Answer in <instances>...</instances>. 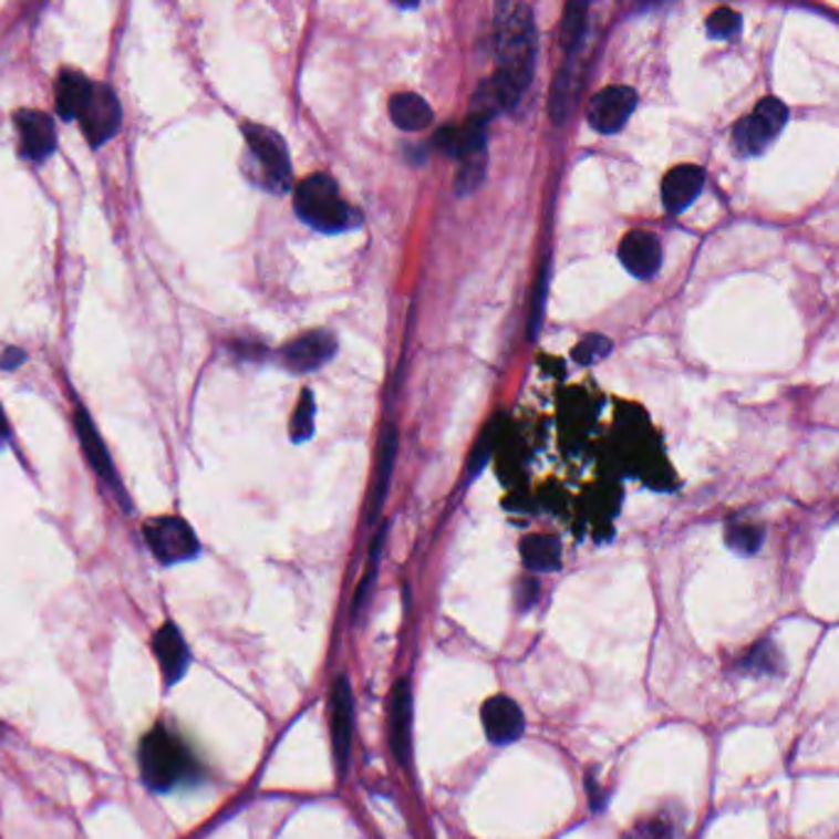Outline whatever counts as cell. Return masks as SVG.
I'll return each instance as SVG.
<instances>
[{"label":"cell","mask_w":839,"mask_h":839,"mask_svg":"<svg viewBox=\"0 0 839 839\" xmlns=\"http://www.w3.org/2000/svg\"><path fill=\"white\" fill-rule=\"evenodd\" d=\"M247 151L251 160V175L263 190L281 195L289 190L291 185V160L289 148H286L283 138L276 131L267 126L247 124L245 126Z\"/></svg>","instance_id":"5"},{"label":"cell","mask_w":839,"mask_h":839,"mask_svg":"<svg viewBox=\"0 0 839 839\" xmlns=\"http://www.w3.org/2000/svg\"><path fill=\"white\" fill-rule=\"evenodd\" d=\"M15 128L20 134V153L28 160H45L58 148V128L48 114L23 108L15 114Z\"/></svg>","instance_id":"13"},{"label":"cell","mask_w":839,"mask_h":839,"mask_svg":"<svg viewBox=\"0 0 839 839\" xmlns=\"http://www.w3.org/2000/svg\"><path fill=\"white\" fill-rule=\"evenodd\" d=\"M54 106L62 121H80L92 146H104L112 141L124 118L112 86L96 84L74 70L60 72L58 86H54Z\"/></svg>","instance_id":"2"},{"label":"cell","mask_w":839,"mask_h":839,"mask_svg":"<svg viewBox=\"0 0 839 839\" xmlns=\"http://www.w3.org/2000/svg\"><path fill=\"white\" fill-rule=\"evenodd\" d=\"M6 438H8V426H6V416H3V412H0V446L6 444Z\"/></svg>","instance_id":"34"},{"label":"cell","mask_w":839,"mask_h":839,"mask_svg":"<svg viewBox=\"0 0 839 839\" xmlns=\"http://www.w3.org/2000/svg\"><path fill=\"white\" fill-rule=\"evenodd\" d=\"M704 187V170L700 165H677L672 168L665 180H662V205L667 207L670 215H677L687 209Z\"/></svg>","instance_id":"15"},{"label":"cell","mask_w":839,"mask_h":839,"mask_svg":"<svg viewBox=\"0 0 839 839\" xmlns=\"http://www.w3.org/2000/svg\"><path fill=\"white\" fill-rule=\"evenodd\" d=\"M480 719L485 736H488L495 746H510L525 732V714L520 704L505 697V694H495V697L483 704Z\"/></svg>","instance_id":"11"},{"label":"cell","mask_w":839,"mask_h":839,"mask_svg":"<svg viewBox=\"0 0 839 839\" xmlns=\"http://www.w3.org/2000/svg\"><path fill=\"white\" fill-rule=\"evenodd\" d=\"M618 257L625 271L635 276V279H653V276L662 267V249L655 235L650 231H631L618 247Z\"/></svg>","instance_id":"14"},{"label":"cell","mask_w":839,"mask_h":839,"mask_svg":"<svg viewBox=\"0 0 839 839\" xmlns=\"http://www.w3.org/2000/svg\"><path fill=\"white\" fill-rule=\"evenodd\" d=\"M742 15H738L736 10L719 8L706 20V35L712 40H732L742 32Z\"/></svg>","instance_id":"26"},{"label":"cell","mask_w":839,"mask_h":839,"mask_svg":"<svg viewBox=\"0 0 839 839\" xmlns=\"http://www.w3.org/2000/svg\"><path fill=\"white\" fill-rule=\"evenodd\" d=\"M315 428V400L311 390H303L301 402L296 406V414L291 418V438L293 444H303L313 436Z\"/></svg>","instance_id":"25"},{"label":"cell","mask_w":839,"mask_h":839,"mask_svg":"<svg viewBox=\"0 0 839 839\" xmlns=\"http://www.w3.org/2000/svg\"><path fill=\"white\" fill-rule=\"evenodd\" d=\"M335 350L338 340L333 333H328V330H311V333L291 340L281 350V360L291 372L305 374L333 360Z\"/></svg>","instance_id":"10"},{"label":"cell","mask_w":839,"mask_h":839,"mask_svg":"<svg viewBox=\"0 0 839 839\" xmlns=\"http://www.w3.org/2000/svg\"><path fill=\"white\" fill-rule=\"evenodd\" d=\"M23 362H25V352H23V350H15V348H10V350H6L3 360H0V367H6V370H15V367H18V364H23Z\"/></svg>","instance_id":"33"},{"label":"cell","mask_w":839,"mask_h":839,"mask_svg":"<svg viewBox=\"0 0 839 839\" xmlns=\"http://www.w3.org/2000/svg\"><path fill=\"white\" fill-rule=\"evenodd\" d=\"M293 207L308 227L323 231V235H340V231L355 229L362 222L358 209L340 197L338 183L323 173L298 183Z\"/></svg>","instance_id":"3"},{"label":"cell","mask_w":839,"mask_h":839,"mask_svg":"<svg viewBox=\"0 0 839 839\" xmlns=\"http://www.w3.org/2000/svg\"><path fill=\"white\" fill-rule=\"evenodd\" d=\"M549 276H551V261L547 259L542 271H539V281L535 289V301H532V315H529V338L537 340L539 335V325H542V315H545V303H547V286H549Z\"/></svg>","instance_id":"29"},{"label":"cell","mask_w":839,"mask_h":839,"mask_svg":"<svg viewBox=\"0 0 839 839\" xmlns=\"http://www.w3.org/2000/svg\"><path fill=\"white\" fill-rule=\"evenodd\" d=\"M628 839H670V830L662 820H650L640 822L635 830L628 835Z\"/></svg>","instance_id":"30"},{"label":"cell","mask_w":839,"mask_h":839,"mask_svg":"<svg viewBox=\"0 0 839 839\" xmlns=\"http://www.w3.org/2000/svg\"><path fill=\"white\" fill-rule=\"evenodd\" d=\"M495 50H498V72L485 84L498 108H510L529 86L535 70L537 35L532 10L522 3L498 6L495 23Z\"/></svg>","instance_id":"1"},{"label":"cell","mask_w":839,"mask_h":839,"mask_svg":"<svg viewBox=\"0 0 839 839\" xmlns=\"http://www.w3.org/2000/svg\"><path fill=\"white\" fill-rule=\"evenodd\" d=\"M386 532H390V525H382L380 532L374 535L372 539V549H370V561H367V571H364V577L360 581V587L355 591V601H352V621H360V615L364 611V605H367V599H370V591L374 587V579H377V569H380V559H382V549H384V539H386Z\"/></svg>","instance_id":"21"},{"label":"cell","mask_w":839,"mask_h":839,"mask_svg":"<svg viewBox=\"0 0 839 839\" xmlns=\"http://www.w3.org/2000/svg\"><path fill=\"white\" fill-rule=\"evenodd\" d=\"M520 587H522V593H520V603H522V609H529V605H532V603L537 601V595H539V587H537V581H532V579H525V581L520 583Z\"/></svg>","instance_id":"32"},{"label":"cell","mask_w":839,"mask_h":839,"mask_svg":"<svg viewBox=\"0 0 839 839\" xmlns=\"http://www.w3.org/2000/svg\"><path fill=\"white\" fill-rule=\"evenodd\" d=\"M589 28V6L587 3H569L564 8V23H561V48L569 54L577 52L583 45Z\"/></svg>","instance_id":"22"},{"label":"cell","mask_w":839,"mask_h":839,"mask_svg":"<svg viewBox=\"0 0 839 839\" xmlns=\"http://www.w3.org/2000/svg\"><path fill=\"white\" fill-rule=\"evenodd\" d=\"M396 450H400V434L396 428L390 424L384 428L382 434V446H380V466H377V476H374L372 485V495H370V505H367V525L377 520L386 493H390V483H392V473H394V463H396Z\"/></svg>","instance_id":"18"},{"label":"cell","mask_w":839,"mask_h":839,"mask_svg":"<svg viewBox=\"0 0 839 839\" xmlns=\"http://www.w3.org/2000/svg\"><path fill=\"white\" fill-rule=\"evenodd\" d=\"M74 424H76V434H80V444H82V448H84L86 460H90L92 466H94V470L99 473V476H102L108 485H112L114 490H118L121 498H124V490H121V483H118V478H116L114 463H112V458H108V454H106L104 441L99 438V434H96V428H94V424H92L90 414H86L82 406H76Z\"/></svg>","instance_id":"17"},{"label":"cell","mask_w":839,"mask_h":839,"mask_svg":"<svg viewBox=\"0 0 839 839\" xmlns=\"http://www.w3.org/2000/svg\"><path fill=\"white\" fill-rule=\"evenodd\" d=\"M485 168H488V158H470V160H460V168L456 175V193L460 197H466L470 193H476L483 178H485Z\"/></svg>","instance_id":"27"},{"label":"cell","mask_w":839,"mask_h":839,"mask_svg":"<svg viewBox=\"0 0 839 839\" xmlns=\"http://www.w3.org/2000/svg\"><path fill=\"white\" fill-rule=\"evenodd\" d=\"M138 766L143 780L153 790H173L197 776V764L190 750L160 724L143 736Z\"/></svg>","instance_id":"4"},{"label":"cell","mask_w":839,"mask_h":839,"mask_svg":"<svg viewBox=\"0 0 839 839\" xmlns=\"http://www.w3.org/2000/svg\"><path fill=\"white\" fill-rule=\"evenodd\" d=\"M488 458H490V434L483 436V441L476 446V454H473L468 463V480L478 478V473L483 470L485 463H488Z\"/></svg>","instance_id":"31"},{"label":"cell","mask_w":839,"mask_h":839,"mask_svg":"<svg viewBox=\"0 0 839 839\" xmlns=\"http://www.w3.org/2000/svg\"><path fill=\"white\" fill-rule=\"evenodd\" d=\"M742 667L750 672V675H778L780 655L768 640H760V643L754 645V650L742 660Z\"/></svg>","instance_id":"24"},{"label":"cell","mask_w":839,"mask_h":839,"mask_svg":"<svg viewBox=\"0 0 839 839\" xmlns=\"http://www.w3.org/2000/svg\"><path fill=\"white\" fill-rule=\"evenodd\" d=\"M611 350H613V342L609 338L593 333V335L583 338L579 342V345L573 348L571 355H573V360H577L579 364H587V367H589V364L601 362L605 355H609Z\"/></svg>","instance_id":"28"},{"label":"cell","mask_w":839,"mask_h":839,"mask_svg":"<svg viewBox=\"0 0 839 839\" xmlns=\"http://www.w3.org/2000/svg\"><path fill=\"white\" fill-rule=\"evenodd\" d=\"M638 106V94L631 86H605L603 92L595 94L589 104V124L599 131V134H618L628 118L633 116Z\"/></svg>","instance_id":"9"},{"label":"cell","mask_w":839,"mask_h":839,"mask_svg":"<svg viewBox=\"0 0 839 839\" xmlns=\"http://www.w3.org/2000/svg\"><path fill=\"white\" fill-rule=\"evenodd\" d=\"M412 719H414V697L412 684L406 677L394 684L390 700V748L402 766L412 756Z\"/></svg>","instance_id":"12"},{"label":"cell","mask_w":839,"mask_h":839,"mask_svg":"<svg viewBox=\"0 0 839 839\" xmlns=\"http://www.w3.org/2000/svg\"><path fill=\"white\" fill-rule=\"evenodd\" d=\"M788 124V106L780 99H760L754 114L734 126V146L742 156H758Z\"/></svg>","instance_id":"6"},{"label":"cell","mask_w":839,"mask_h":839,"mask_svg":"<svg viewBox=\"0 0 839 839\" xmlns=\"http://www.w3.org/2000/svg\"><path fill=\"white\" fill-rule=\"evenodd\" d=\"M153 653L158 657V667L168 684H175L190 665V650L180 631L173 623H165L153 638Z\"/></svg>","instance_id":"16"},{"label":"cell","mask_w":839,"mask_h":839,"mask_svg":"<svg viewBox=\"0 0 839 839\" xmlns=\"http://www.w3.org/2000/svg\"><path fill=\"white\" fill-rule=\"evenodd\" d=\"M529 571H557L561 564V545L555 535H529L520 547Z\"/></svg>","instance_id":"20"},{"label":"cell","mask_w":839,"mask_h":839,"mask_svg":"<svg viewBox=\"0 0 839 839\" xmlns=\"http://www.w3.org/2000/svg\"><path fill=\"white\" fill-rule=\"evenodd\" d=\"M726 545H728V549H734L736 555L754 557L756 551L760 549V545H764V527L748 525V522L728 525Z\"/></svg>","instance_id":"23"},{"label":"cell","mask_w":839,"mask_h":839,"mask_svg":"<svg viewBox=\"0 0 839 839\" xmlns=\"http://www.w3.org/2000/svg\"><path fill=\"white\" fill-rule=\"evenodd\" d=\"M143 535H146L153 557L160 564H180V561L193 559L200 551V542H197L193 527L183 517H156L143 527Z\"/></svg>","instance_id":"7"},{"label":"cell","mask_w":839,"mask_h":839,"mask_svg":"<svg viewBox=\"0 0 839 839\" xmlns=\"http://www.w3.org/2000/svg\"><path fill=\"white\" fill-rule=\"evenodd\" d=\"M352 732H355V702H352L350 680L340 675L330 690V736H333V754L340 773L350 766Z\"/></svg>","instance_id":"8"},{"label":"cell","mask_w":839,"mask_h":839,"mask_svg":"<svg viewBox=\"0 0 839 839\" xmlns=\"http://www.w3.org/2000/svg\"><path fill=\"white\" fill-rule=\"evenodd\" d=\"M390 114L396 128L416 134L434 121V112L418 94H396L390 102Z\"/></svg>","instance_id":"19"}]
</instances>
